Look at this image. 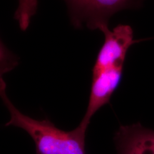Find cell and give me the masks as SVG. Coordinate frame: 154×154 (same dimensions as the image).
<instances>
[{
  "label": "cell",
  "instance_id": "2",
  "mask_svg": "<svg viewBox=\"0 0 154 154\" xmlns=\"http://www.w3.org/2000/svg\"><path fill=\"white\" fill-rule=\"evenodd\" d=\"M101 31L105 40L96 59L93 75L109 67L124 64L127 51L135 42L132 29L128 25H119L112 31L107 26Z\"/></svg>",
  "mask_w": 154,
  "mask_h": 154
},
{
  "label": "cell",
  "instance_id": "5",
  "mask_svg": "<svg viewBox=\"0 0 154 154\" xmlns=\"http://www.w3.org/2000/svg\"><path fill=\"white\" fill-rule=\"evenodd\" d=\"M114 140L118 154H154V130L140 124L120 126Z\"/></svg>",
  "mask_w": 154,
  "mask_h": 154
},
{
  "label": "cell",
  "instance_id": "6",
  "mask_svg": "<svg viewBox=\"0 0 154 154\" xmlns=\"http://www.w3.org/2000/svg\"><path fill=\"white\" fill-rule=\"evenodd\" d=\"M37 5V0H19L18 8L14 16L22 31L28 28L31 19L36 11Z\"/></svg>",
  "mask_w": 154,
  "mask_h": 154
},
{
  "label": "cell",
  "instance_id": "4",
  "mask_svg": "<svg viewBox=\"0 0 154 154\" xmlns=\"http://www.w3.org/2000/svg\"><path fill=\"white\" fill-rule=\"evenodd\" d=\"M124 64L116 65L92 75V84L86 111L79 126L87 130L93 116L107 104L120 84Z\"/></svg>",
  "mask_w": 154,
  "mask_h": 154
},
{
  "label": "cell",
  "instance_id": "3",
  "mask_svg": "<svg viewBox=\"0 0 154 154\" xmlns=\"http://www.w3.org/2000/svg\"><path fill=\"white\" fill-rule=\"evenodd\" d=\"M131 0H67L76 23H86L88 28L102 30L110 17L129 5Z\"/></svg>",
  "mask_w": 154,
  "mask_h": 154
},
{
  "label": "cell",
  "instance_id": "1",
  "mask_svg": "<svg viewBox=\"0 0 154 154\" xmlns=\"http://www.w3.org/2000/svg\"><path fill=\"white\" fill-rule=\"evenodd\" d=\"M5 84L1 80V97L10 113L5 126L22 128L31 136L36 146V154H86V129L79 125L70 131L57 128L48 119L38 120L19 111L7 97Z\"/></svg>",
  "mask_w": 154,
  "mask_h": 154
}]
</instances>
